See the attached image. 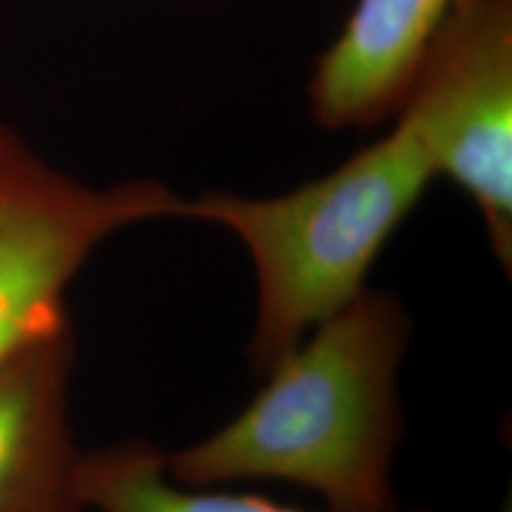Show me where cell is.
Segmentation results:
<instances>
[{
    "label": "cell",
    "instance_id": "cell-4",
    "mask_svg": "<svg viewBox=\"0 0 512 512\" xmlns=\"http://www.w3.org/2000/svg\"><path fill=\"white\" fill-rule=\"evenodd\" d=\"M394 119L437 178L470 197L486 242L512 271V0H470L425 50Z\"/></svg>",
    "mask_w": 512,
    "mask_h": 512
},
{
    "label": "cell",
    "instance_id": "cell-9",
    "mask_svg": "<svg viewBox=\"0 0 512 512\" xmlns=\"http://www.w3.org/2000/svg\"><path fill=\"white\" fill-rule=\"evenodd\" d=\"M79 512H88V510H79Z\"/></svg>",
    "mask_w": 512,
    "mask_h": 512
},
{
    "label": "cell",
    "instance_id": "cell-7",
    "mask_svg": "<svg viewBox=\"0 0 512 512\" xmlns=\"http://www.w3.org/2000/svg\"><path fill=\"white\" fill-rule=\"evenodd\" d=\"M74 494L88 512H309L259 494L178 484L166 475L164 453L143 439L81 453Z\"/></svg>",
    "mask_w": 512,
    "mask_h": 512
},
{
    "label": "cell",
    "instance_id": "cell-2",
    "mask_svg": "<svg viewBox=\"0 0 512 512\" xmlns=\"http://www.w3.org/2000/svg\"><path fill=\"white\" fill-rule=\"evenodd\" d=\"M434 181L418 138L392 119L384 136L287 192L183 197L181 219L228 230L252 261L256 311L247 358L256 375L366 290L377 256Z\"/></svg>",
    "mask_w": 512,
    "mask_h": 512
},
{
    "label": "cell",
    "instance_id": "cell-5",
    "mask_svg": "<svg viewBox=\"0 0 512 512\" xmlns=\"http://www.w3.org/2000/svg\"><path fill=\"white\" fill-rule=\"evenodd\" d=\"M467 3L354 0L342 29L311 69V119L328 131L373 128L394 119L432 38Z\"/></svg>",
    "mask_w": 512,
    "mask_h": 512
},
{
    "label": "cell",
    "instance_id": "cell-1",
    "mask_svg": "<svg viewBox=\"0 0 512 512\" xmlns=\"http://www.w3.org/2000/svg\"><path fill=\"white\" fill-rule=\"evenodd\" d=\"M411 337L399 294L366 287L280 358L233 420L164 453L166 475L183 486L280 482L313 491L330 512H396Z\"/></svg>",
    "mask_w": 512,
    "mask_h": 512
},
{
    "label": "cell",
    "instance_id": "cell-6",
    "mask_svg": "<svg viewBox=\"0 0 512 512\" xmlns=\"http://www.w3.org/2000/svg\"><path fill=\"white\" fill-rule=\"evenodd\" d=\"M74 330L31 344L0 368V512H79L81 453L69 420Z\"/></svg>",
    "mask_w": 512,
    "mask_h": 512
},
{
    "label": "cell",
    "instance_id": "cell-8",
    "mask_svg": "<svg viewBox=\"0 0 512 512\" xmlns=\"http://www.w3.org/2000/svg\"><path fill=\"white\" fill-rule=\"evenodd\" d=\"M498 512H512V501H510V496L505 498L503 505H501V510H498Z\"/></svg>",
    "mask_w": 512,
    "mask_h": 512
},
{
    "label": "cell",
    "instance_id": "cell-3",
    "mask_svg": "<svg viewBox=\"0 0 512 512\" xmlns=\"http://www.w3.org/2000/svg\"><path fill=\"white\" fill-rule=\"evenodd\" d=\"M181 209L183 195L155 178L83 183L0 121V368L72 328L69 287L107 240Z\"/></svg>",
    "mask_w": 512,
    "mask_h": 512
}]
</instances>
